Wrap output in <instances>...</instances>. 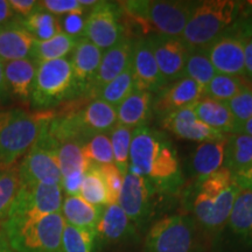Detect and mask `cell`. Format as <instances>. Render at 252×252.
Returning a JSON list of instances; mask_svg holds the SVG:
<instances>
[{
  "mask_svg": "<svg viewBox=\"0 0 252 252\" xmlns=\"http://www.w3.org/2000/svg\"><path fill=\"white\" fill-rule=\"evenodd\" d=\"M128 171L143 176L154 191L174 193L184 182L171 139L146 125L132 132Z\"/></svg>",
  "mask_w": 252,
  "mask_h": 252,
  "instance_id": "6da1fadb",
  "label": "cell"
},
{
  "mask_svg": "<svg viewBox=\"0 0 252 252\" xmlns=\"http://www.w3.org/2000/svg\"><path fill=\"white\" fill-rule=\"evenodd\" d=\"M239 190L232 173L222 167L206 180L194 185L193 190L186 197V204L198 228L217 235L228 224Z\"/></svg>",
  "mask_w": 252,
  "mask_h": 252,
  "instance_id": "7a4b0ae2",
  "label": "cell"
},
{
  "mask_svg": "<svg viewBox=\"0 0 252 252\" xmlns=\"http://www.w3.org/2000/svg\"><path fill=\"white\" fill-rule=\"evenodd\" d=\"M55 116L56 112L53 110L0 111V169L17 165L18 160L26 156L43 127Z\"/></svg>",
  "mask_w": 252,
  "mask_h": 252,
  "instance_id": "3957f363",
  "label": "cell"
},
{
  "mask_svg": "<svg viewBox=\"0 0 252 252\" xmlns=\"http://www.w3.org/2000/svg\"><path fill=\"white\" fill-rule=\"evenodd\" d=\"M122 4L128 25L138 26L143 34L156 32L158 35L181 37L197 2L133 0Z\"/></svg>",
  "mask_w": 252,
  "mask_h": 252,
  "instance_id": "277c9868",
  "label": "cell"
},
{
  "mask_svg": "<svg viewBox=\"0 0 252 252\" xmlns=\"http://www.w3.org/2000/svg\"><path fill=\"white\" fill-rule=\"evenodd\" d=\"M65 222L61 213L36 219H7L1 230L14 252H61Z\"/></svg>",
  "mask_w": 252,
  "mask_h": 252,
  "instance_id": "5b68a950",
  "label": "cell"
},
{
  "mask_svg": "<svg viewBox=\"0 0 252 252\" xmlns=\"http://www.w3.org/2000/svg\"><path fill=\"white\" fill-rule=\"evenodd\" d=\"M238 7V2L231 0L197 2L181 39L190 49L207 48L231 25Z\"/></svg>",
  "mask_w": 252,
  "mask_h": 252,
  "instance_id": "8992f818",
  "label": "cell"
},
{
  "mask_svg": "<svg viewBox=\"0 0 252 252\" xmlns=\"http://www.w3.org/2000/svg\"><path fill=\"white\" fill-rule=\"evenodd\" d=\"M78 94L80 91L69 60H54L37 64L30 100L34 108L50 110Z\"/></svg>",
  "mask_w": 252,
  "mask_h": 252,
  "instance_id": "52a82bcc",
  "label": "cell"
},
{
  "mask_svg": "<svg viewBox=\"0 0 252 252\" xmlns=\"http://www.w3.org/2000/svg\"><path fill=\"white\" fill-rule=\"evenodd\" d=\"M198 225L184 214L166 216L151 226L143 252H198Z\"/></svg>",
  "mask_w": 252,
  "mask_h": 252,
  "instance_id": "ba28073f",
  "label": "cell"
},
{
  "mask_svg": "<svg viewBox=\"0 0 252 252\" xmlns=\"http://www.w3.org/2000/svg\"><path fill=\"white\" fill-rule=\"evenodd\" d=\"M48 124L43 127L36 143L18 166L24 185H61L62 174L58 159L60 145L47 132Z\"/></svg>",
  "mask_w": 252,
  "mask_h": 252,
  "instance_id": "9c48e42d",
  "label": "cell"
},
{
  "mask_svg": "<svg viewBox=\"0 0 252 252\" xmlns=\"http://www.w3.org/2000/svg\"><path fill=\"white\" fill-rule=\"evenodd\" d=\"M61 185H21L7 219H36L61 213ZM6 219V220H7Z\"/></svg>",
  "mask_w": 252,
  "mask_h": 252,
  "instance_id": "30bf717a",
  "label": "cell"
},
{
  "mask_svg": "<svg viewBox=\"0 0 252 252\" xmlns=\"http://www.w3.org/2000/svg\"><path fill=\"white\" fill-rule=\"evenodd\" d=\"M121 13L117 4L98 1L86 19L83 37L100 50L111 48L124 39L125 28L121 24Z\"/></svg>",
  "mask_w": 252,
  "mask_h": 252,
  "instance_id": "8fae6325",
  "label": "cell"
},
{
  "mask_svg": "<svg viewBox=\"0 0 252 252\" xmlns=\"http://www.w3.org/2000/svg\"><path fill=\"white\" fill-rule=\"evenodd\" d=\"M153 191L143 176L130 171L126 173L117 203L135 228H140L149 219Z\"/></svg>",
  "mask_w": 252,
  "mask_h": 252,
  "instance_id": "7c38bea8",
  "label": "cell"
},
{
  "mask_svg": "<svg viewBox=\"0 0 252 252\" xmlns=\"http://www.w3.org/2000/svg\"><path fill=\"white\" fill-rule=\"evenodd\" d=\"M157 64L167 83L181 78L190 48L181 37L154 35L147 37Z\"/></svg>",
  "mask_w": 252,
  "mask_h": 252,
  "instance_id": "4fadbf2b",
  "label": "cell"
},
{
  "mask_svg": "<svg viewBox=\"0 0 252 252\" xmlns=\"http://www.w3.org/2000/svg\"><path fill=\"white\" fill-rule=\"evenodd\" d=\"M162 126L178 138L186 140L214 143L226 139V134L209 127L196 117L193 104L163 116Z\"/></svg>",
  "mask_w": 252,
  "mask_h": 252,
  "instance_id": "5bb4252c",
  "label": "cell"
},
{
  "mask_svg": "<svg viewBox=\"0 0 252 252\" xmlns=\"http://www.w3.org/2000/svg\"><path fill=\"white\" fill-rule=\"evenodd\" d=\"M206 49L217 74L245 76L244 41L234 34H222Z\"/></svg>",
  "mask_w": 252,
  "mask_h": 252,
  "instance_id": "9a60e30c",
  "label": "cell"
},
{
  "mask_svg": "<svg viewBox=\"0 0 252 252\" xmlns=\"http://www.w3.org/2000/svg\"><path fill=\"white\" fill-rule=\"evenodd\" d=\"M132 69L134 89L157 93L168 86L158 67L153 50L147 39H138L132 47Z\"/></svg>",
  "mask_w": 252,
  "mask_h": 252,
  "instance_id": "2e32d148",
  "label": "cell"
},
{
  "mask_svg": "<svg viewBox=\"0 0 252 252\" xmlns=\"http://www.w3.org/2000/svg\"><path fill=\"white\" fill-rule=\"evenodd\" d=\"M204 96V89L188 77L169 83L158 94L152 108L161 117L196 103Z\"/></svg>",
  "mask_w": 252,
  "mask_h": 252,
  "instance_id": "e0dca14e",
  "label": "cell"
},
{
  "mask_svg": "<svg viewBox=\"0 0 252 252\" xmlns=\"http://www.w3.org/2000/svg\"><path fill=\"white\" fill-rule=\"evenodd\" d=\"M132 47L133 42L124 37L117 45L104 53L99 67L90 84L89 94L110 83L130 67L132 63Z\"/></svg>",
  "mask_w": 252,
  "mask_h": 252,
  "instance_id": "ac0fdd59",
  "label": "cell"
},
{
  "mask_svg": "<svg viewBox=\"0 0 252 252\" xmlns=\"http://www.w3.org/2000/svg\"><path fill=\"white\" fill-rule=\"evenodd\" d=\"M76 112L87 141L97 134L110 133L117 124V110L103 100L93 99Z\"/></svg>",
  "mask_w": 252,
  "mask_h": 252,
  "instance_id": "d6986e66",
  "label": "cell"
},
{
  "mask_svg": "<svg viewBox=\"0 0 252 252\" xmlns=\"http://www.w3.org/2000/svg\"><path fill=\"white\" fill-rule=\"evenodd\" d=\"M102 56V50L86 37L78 40L76 47L72 50L70 64L80 94L89 91Z\"/></svg>",
  "mask_w": 252,
  "mask_h": 252,
  "instance_id": "ffe728a7",
  "label": "cell"
},
{
  "mask_svg": "<svg viewBox=\"0 0 252 252\" xmlns=\"http://www.w3.org/2000/svg\"><path fill=\"white\" fill-rule=\"evenodd\" d=\"M35 39L21 25V21L0 26V60L2 62L30 59Z\"/></svg>",
  "mask_w": 252,
  "mask_h": 252,
  "instance_id": "44dd1931",
  "label": "cell"
},
{
  "mask_svg": "<svg viewBox=\"0 0 252 252\" xmlns=\"http://www.w3.org/2000/svg\"><path fill=\"white\" fill-rule=\"evenodd\" d=\"M225 140L214 141V143H202L195 149L190 157L189 171L197 185L208 176L219 171L224 162Z\"/></svg>",
  "mask_w": 252,
  "mask_h": 252,
  "instance_id": "7402d4cb",
  "label": "cell"
},
{
  "mask_svg": "<svg viewBox=\"0 0 252 252\" xmlns=\"http://www.w3.org/2000/svg\"><path fill=\"white\" fill-rule=\"evenodd\" d=\"M137 229L133 223L128 220L124 210L118 203H112L103 208L102 215L96 228L97 238L109 242L118 243L127 237H131Z\"/></svg>",
  "mask_w": 252,
  "mask_h": 252,
  "instance_id": "603a6c76",
  "label": "cell"
},
{
  "mask_svg": "<svg viewBox=\"0 0 252 252\" xmlns=\"http://www.w3.org/2000/svg\"><path fill=\"white\" fill-rule=\"evenodd\" d=\"M37 63L32 59L4 63V75L8 91L24 102H30Z\"/></svg>",
  "mask_w": 252,
  "mask_h": 252,
  "instance_id": "cb8c5ba5",
  "label": "cell"
},
{
  "mask_svg": "<svg viewBox=\"0 0 252 252\" xmlns=\"http://www.w3.org/2000/svg\"><path fill=\"white\" fill-rule=\"evenodd\" d=\"M117 123L132 130L146 125L152 111V96L150 93L133 89L116 108Z\"/></svg>",
  "mask_w": 252,
  "mask_h": 252,
  "instance_id": "d4e9b609",
  "label": "cell"
},
{
  "mask_svg": "<svg viewBox=\"0 0 252 252\" xmlns=\"http://www.w3.org/2000/svg\"><path fill=\"white\" fill-rule=\"evenodd\" d=\"M102 212L103 208L93 206L80 195L63 198L61 214L65 224L96 231Z\"/></svg>",
  "mask_w": 252,
  "mask_h": 252,
  "instance_id": "484cf974",
  "label": "cell"
},
{
  "mask_svg": "<svg viewBox=\"0 0 252 252\" xmlns=\"http://www.w3.org/2000/svg\"><path fill=\"white\" fill-rule=\"evenodd\" d=\"M193 109L196 117L209 127L224 134L234 132L236 123L226 103L203 96L193 104Z\"/></svg>",
  "mask_w": 252,
  "mask_h": 252,
  "instance_id": "4316f807",
  "label": "cell"
},
{
  "mask_svg": "<svg viewBox=\"0 0 252 252\" xmlns=\"http://www.w3.org/2000/svg\"><path fill=\"white\" fill-rule=\"evenodd\" d=\"M226 226L238 239L252 243V190H239Z\"/></svg>",
  "mask_w": 252,
  "mask_h": 252,
  "instance_id": "83f0119b",
  "label": "cell"
},
{
  "mask_svg": "<svg viewBox=\"0 0 252 252\" xmlns=\"http://www.w3.org/2000/svg\"><path fill=\"white\" fill-rule=\"evenodd\" d=\"M80 36H74L65 32L56 34L48 40H35L32 48L30 59L39 63L65 59L76 47Z\"/></svg>",
  "mask_w": 252,
  "mask_h": 252,
  "instance_id": "f1b7e54d",
  "label": "cell"
},
{
  "mask_svg": "<svg viewBox=\"0 0 252 252\" xmlns=\"http://www.w3.org/2000/svg\"><path fill=\"white\" fill-rule=\"evenodd\" d=\"M223 167L232 175L247 171L252 167V137L230 133L226 135Z\"/></svg>",
  "mask_w": 252,
  "mask_h": 252,
  "instance_id": "f546056e",
  "label": "cell"
},
{
  "mask_svg": "<svg viewBox=\"0 0 252 252\" xmlns=\"http://www.w3.org/2000/svg\"><path fill=\"white\" fill-rule=\"evenodd\" d=\"M134 89L133 80V69L131 65L124 72H122L118 77L105 84L100 89L90 94L93 99H99L110 104V105L117 106L130 94Z\"/></svg>",
  "mask_w": 252,
  "mask_h": 252,
  "instance_id": "4dcf8cb0",
  "label": "cell"
},
{
  "mask_svg": "<svg viewBox=\"0 0 252 252\" xmlns=\"http://www.w3.org/2000/svg\"><path fill=\"white\" fill-rule=\"evenodd\" d=\"M58 159L62 179L77 173H86L90 162L84 156L83 144L77 141L61 144L58 149Z\"/></svg>",
  "mask_w": 252,
  "mask_h": 252,
  "instance_id": "1f68e13d",
  "label": "cell"
},
{
  "mask_svg": "<svg viewBox=\"0 0 252 252\" xmlns=\"http://www.w3.org/2000/svg\"><path fill=\"white\" fill-rule=\"evenodd\" d=\"M80 196L94 207L104 208L110 204L108 189L98 166H90L86 172Z\"/></svg>",
  "mask_w": 252,
  "mask_h": 252,
  "instance_id": "d6a6232c",
  "label": "cell"
},
{
  "mask_svg": "<svg viewBox=\"0 0 252 252\" xmlns=\"http://www.w3.org/2000/svg\"><path fill=\"white\" fill-rule=\"evenodd\" d=\"M216 74L206 49H190L181 77L190 78L204 89Z\"/></svg>",
  "mask_w": 252,
  "mask_h": 252,
  "instance_id": "836d02e7",
  "label": "cell"
},
{
  "mask_svg": "<svg viewBox=\"0 0 252 252\" xmlns=\"http://www.w3.org/2000/svg\"><path fill=\"white\" fill-rule=\"evenodd\" d=\"M23 181L19 174L18 166L0 169V223L7 219L15 197L20 190Z\"/></svg>",
  "mask_w": 252,
  "mask_h": 252,
  "instance_id": "e575fe53",
  "label": "cell"
},
{
  "mask_svg": "<svg viewBox=\"0 0 252 252\" xmlns=\"http://www.w3.org/2000/svg\"><path fill=\"white\" fill-rule=\"evenodd\" d=\"M132 132H133V130L131 127L117 123L109 135L113 153V163H115V166L117 167L123 176H125L126 173L128 172V165H130V145Z\"/></svg>",
  "mask_w": 252,
  "mask_h": 252,
  "instance_id": "d590c367",
  "label": "cell"
},
{
  "mask_svg": "<svg viewBox=\"0 0 252 252\" xmlns=\"http://www.w3.org/2000/svg\"><path fill=\"white\" fill-rule=\"evenodd\" d=\"M21 25L34 36V39L41 41L48 40L62 32L61 25L55 15L40 7L30 17L21 20Z\"/></svg>",
  "mask_w": 252,
  "mask_h": 252,
  "instance_id": "8d00e7d4",
  "label": "cell"
},
{
  "mask_svg": "<svg viewBox=\"0 0 252 252\" xmlns=\"http://www.w3.org/2000/svg\"><path fill=\"white\" fill-rule=\"evenodd\" d=\"M97 234L94 230L65 224L62 231L61 252H94Z\"/></svg>",
  "mask_w": 252,
  "mask_h": 252,
  "instance_id": "74e56055",
  "label": "cell"
},
{
  "mask_svg": "<svg viewBox=\"0 0 252 252\" xmlns=\"http://www.w3.org/2000/svg\"><path fill=\"white\" fill-rule=\"evenodd\" d=\"M244 88V82L239 77L216 74L209 84L204 88V97L226 103L241 93Z\"/></svg>",
  "mask_w": 252,
  "mask_h": 252,
  "instance_id": "f35d334b",
  "label": "cell"
},
{
  "mask_svg": "<svg viewBox=\"0 0 252 252\" xmlns=\"http://www.w3.org/2000/svg\"><path fill=\"white\" fill-rule=\"evenodd\" d=\"M84 156L91 166L113 163L111 141L108 134H97L83 145Z\"/></svg>",
  "mask_w": 252,
  "mask_h": 252,
  "instance_id": "ab89813d",
  "label": "cell"
},
{
  "mask_svg": "<svg viewBox=\"0 0 252 252\" xmlns=\"http://www.w3.org/2000/svg\"><path fill=\"white\" fill-rule=\"evenodd\" d=\"M226 105L235 119L236 125L249 121L252 118V89L245 87L234 98L226 102Z\"/></svg>",
  "mask_w": 252,
  "mask_h": 252,
  "instance_id": "60d3db41",
  "label": "cell"
},
{
  "mask_svg": "<svg viewBox=\"0 0 252 252\" xmlns=\"http://www.w3.org/2000/svg\"><path fill=\"white\" fill-rule=\"evenodd\" d=\"M98 167L100 173H102L103 175L104 182H105L106 185V189H108L110 204L117 203L119 194H121L123 187L124 176L121 174V172L118 171V168L115 166V163H109V165H103Z\"/></svg>",
  "mask_w": 252,
  "mask_h": 252,
  "instance_id": "b9f144b4",
  "label": "cell"
},
{
  "mask_svg": "<svg viewBox=\"0 0 252 252\" xmlns=\"http://www.w3.org/2000/svg\"><path fill=\"white\" fill-rule=\"evenodd\" d=\"M39 7L55 17L83 14V6L80 5L78 0H43L39 1Z\"/></svg>",
  "mask_w": 252,
  "mask_h": 252,
  "instance_id": "7bdbcfd3",
  "label": "cell"
},
{
  "mask_svg": "<svg viewBox=\"0 0 252 252\" xmlns=\"http://www.w3.org/2000/svg\"><path fill=\"white\" fill-rule=\"evenodd\" d=\"M9 5L14 13L21 15L24 19L30 17L34 11L39 8V1L35 0H9Z\"/></svg>",
  "mask_w": 252,
  "mask_h": 252,
  "instance_id": "ee69618b",
  "label": "cell"
},
{
  "mask_svg": "<svg viewBox=\"0 0 252 252\" xmlns=\"http://www.w3.org/2000/svg\"><path fill=\"white\" fill-rule=\"evenodd\" d=\"M84 24H86V20H83L82 15H67L64 19V31L63 32L70 35L80 36L81 33L83 34Z\"/></svg>",
  "mask_w": 252,
  "mask_h": 252,
  "instance_id": "f6af8a7d",
  "label": "cell"
},
{
  "mask_svg": "<svg viewBox=\"0 0 252 252\" xmlns=\"http://www.w3.org/2000/svg\"><path fill=\"white\" fill-rule=\"evenodd\" d=\"M234 180L241 189L252 190V167L247 171L238 173L234 175Z\"/></svg>",
  "mask_w": 252,
  "mask_h": 252,
  "instance_id": "bcb514c9",
  "label": "cell"
},
{
  "mask_svg": "<svg viewBox=\"0 0 252 252\" xmlns=\"http://www.w3.org/2000/svg\"><path fill=\"white\" fill-rule=\"evenodd\" d=\"M14 12L12 9L9 1L7 0H0V26L11 23Z\"/></svg>",
  "mask_w": 252,
  "mask_h": 252,
  "instance_id": "7dc6e473",
  "label": "cell"
},
{
  "mask_svg": "<svg viewBox=\"0 0 252 252\" xmlns=\"http://www.w3.org/2000/svg\"><path fill=\"white\" fill-rule=\"evenodd\" d=\"M244 60L245 75L250 78L252 76V36L244 42Z\"/></svg>",
  "mask_w": 252,
  "mask_h": 252,
  "instance_id": "c3c4849f",
  "label": "cell"
},
{
  "mask_svg": "<svg viewBox=\"0 0 252 252\" xmlns=\"http://www.w3.org/2000/svg\"><path fill=\"white\" fill-rule=\"evenodd\" d=\"M232 133L245 134V135H250V137H252V118H250L247 122L242 123V124L236 125Z\"/></svg>",
  "mask_w": 252,
  "mask_h": 252,
  "instance_id": "681fc988",
  "label": "cell"
},
{
  "mask_svg": "<svg viewBox=\"0 0 252 252\" xmlns=\"http://www.w3.org/2000/svg\"><path fill=\"white\" fill-rule=\"evenodd\" d=\"M8 93L7 86H6L5 75H4V62L0 60V100L4 99Z\"/></svg>",
  "mask_w": 252,
  "mask_h": 252,
  "instance_id": "f907efd6",
  "label": "cell"
},
{
  "mask_svg": "<svg viewBox=\"0 0 252 252\" xmlns=\"http://www.w3.org/2000/svg\"><path fill=\"white\" fill-rule=\"evenodd\" d=\"M0 252H14L12 250V248L9 247L7 238H6L2 230H0Z\"/></svg>",
  "mask_w": 252,
  "mask_h": 252,
  "instance_id": "816d5d0a",
  "label": "cell"
},
{
  "mask_svg": "<svg viewBox=\"0 0 252 252\" xmlns=\"http://www.w3.org/2000/svg\"><path fill=\"white\" fill-rule=\"evenodd\" d=\"M78 2H80L81 6H94L97 4V0H78Z\"/></svg>",
  "mask_w": 252,
  "mask_h": 252,
  "instance_id": "f5cc1de1",
  "label": "cell"
},
{
  "mask_svg": "<svg viewBox=\"0 0 252 252\" xmlns=\"http://www.w3.org/2000/svg\"><path fill=\"white\" fill-rule=\"evenodd\" d=\"M245 7L250 9V13H252V1H247L245 2Z\"/></svg>",
  "mask_w": 252,
  "mask_h": 252,
  "instance_id": "db71d44e",
  "label": "cell"
},
{
  "mask_svg": "<svg viewBox=\"0 0 252 252\" xmlns=\"http://www.w3.org/2000/svg\"><path fill=\"white\" fill-rule=\"evenodd\" d=\"M250 80H251V81H252V76H251V77H250Z\"/></svg>",
  "mask_w": 252,
  "mask_h": 252,
  "instance_id": "11a10c76",
  "label": "cell"
}]
</instances>
